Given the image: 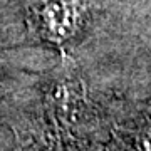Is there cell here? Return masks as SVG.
Returning <instances> with one entry per match:
<instances>
[{
    "mask_svg": "<svg viewBox=\"0 0 151 151\" xmlns=\"http://www.w3.org/2000/svg\"><path fill=\"white\" fill-rule=\"evenodd\" d=\"M91 0H42L32 9V27L54 45L70 42L87 22Z\"/></svg>",
    "mask_w": 151,
    "mask_h": 151,
    "instance_id": "1",
    "label": "cell"
}]
</instances>
